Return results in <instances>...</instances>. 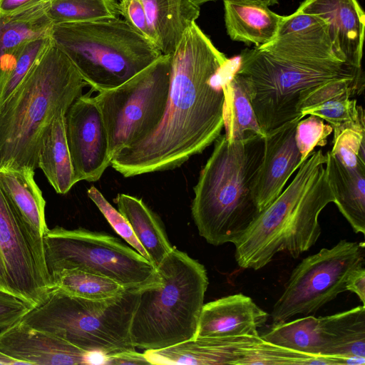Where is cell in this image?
<instances>
[{"mask_svg":"<svg viewBox=\"0 0 365 365\" xmlns=\"http://www.w3.org/2000/svg\"><path fill=\"white\" fill-rule=\"evenodd\" d=\"M51 1H45L9 15H0V70L10 63L26 42L50 36L53 24L46 11Z\"/></svg>","mask_w":365,"mask_h":365,"instance_id":"d4e9b609","label":"cell"},{"mask_svg":"<svg viewBox=\"0 0 365 365\" xmlns=\"http://www.w3.org/2000/svg\"><path fill=\"white\" fill-rule=\"evenodd\" d=\"M50 36L92 91L123 84L162 55L119 17L53 24Z\"/></svg>","mask_w":365,"mask_h":365,"instance_id":"52a82bcc","label":"cell"},{"mask_svg":"<svg viewBox=\"0 0 365 365\" xmlns=\"http://www.w3.org/2000/svg\"><path fill=\"white\" fill-rule=\"evenodd\" d=\"M156 269L160 282L140 290L130 329L133 344L144 351L197 336L209 284L204 265L175 247Z\"/></svg>","mask_w":365,"mask_h":365,"instance_id":"8992f818","label":"cell"},{"mask_svg":"<svg viewBox=\"0 0 365 365\" xmlns=\"http://www.w3.org/2000/svg\"><path fill=\"white\" fill-rule=\"evenodd\" d=\"M331 152L349 168L365 165V127L346 128L332 141Z\"/></svg>","mask_w":365,"mask_h":365,"instance_id":"836d02e7","label":"cell"},{"mask_svg":"<svg viewBox=\"0 0 365 365\" xmlns=\"http://www.w3.org/2000/svg\"><path fill=\"white\" fill-rule=\"evenodd\" d=\"M0 252L12 294L34 307L54 289L43 237L21 217L0 189Z\"/></svg>","mask_w":365,"mask_h":365,"instance_id":"4fadbf2b","label":"cell"},{"mask_svg":"<svg viewBox=\"0 0 365 365\" xmlns=\"http://www.w3.org/2000/svg\"><path fill=\"white\" fill-rule=\"evenodd\" d=\"M43 242L51 278L63 269H78L108 277L131 290L160 282L150 262L108 233L56 226L47 230Z\"/></svg>","mask_w":365,"mask_h":365,"instance_id":"9c48e42d","label":"cell"},{"mask_svg":"<svg viewBox=\"0 0 365 365\" xmlns=\"http://www.w3.org/2000/svg\"><path fill=\"white\" fill-rule=\"evenodd\" d=\"M51 280L54 288L89 299L109 298L125 289L108 277L78 269H63L51 275Z\"/></svg>","mask_w":365,"mask_h":365,"instance_id":"4dcf8cb0","label":"cell"},{"mask_svg":"<svg viewBox=\"0 0 365 365\" xmlns=\"http://www.w3.org/2000/svg\"><path fill=\"white\" fill-rule=\"evenodd\" d=\"M38 168L58 194H66L78 182L67 143L65 115L54 119L43 133L38 153Z\"/></svg>","mask_w":365,"mask_h":365,"instance_id":"4316f807","label":"cell"},{"mask_svg":"<svg viewBox=\"0 0 365 365\" xmlns=\"http://www.w3.org/2000/svg\"><path fill=\"white\" fill-rule=\"evenodd\" d=\"M46 14L59 24L119 17L120 12L115 0H51Z\"/></svg>","mask_w":365,"mask_h":365,"instance_id":"1f68e13d","label":"cell"},{"mask_svg":"<svg viewBox=\"0 0 365 365\" xmlns=\"http://www.w3.org/2000/svg\"><path fill=\"white\" fill-rule=\"evenodd\" d=\"M31 168H0V189L21 217L43 237L47 231L46 200Z\"/></svg>","mask_w":365,"mask_h":365,"instance_id":"484cf974","label":"cell"},{"mask_svg":"<svg viewBox=\"0 0 365 365\" xmlns=\"http://www.w3.org/2000/svg\"><path fill=\"white\" fill-rule=\"evenodd\" d=\"M118 7L120 15L123 16V19L133 29L156 47L154 38L149 29L146 14L141 1L120 0Z\"/></svg>","mask_w":365,"mask_h":365,"instance_id":"8d00e7d4","label":"cell"},{"mask_svg":"<svg viewBox=\"0 0 365 365\" xmlns=\"http://www.w3.org/2000/svg\"><path fill=\"white\" fill-rule=\"evenodd\" d=\"M298 9L324 19L336 54L361 68L365 16L356 0H304Z\"/></svg>","mask_w":365,"mask_h":365,"instance_id":"ac0fdd59","label":"cell"},{"mask_svg":"<svg viewBox=\"0 0 365 365\" xmlns=\"http://www.w3.org/2000/svg\"><path fill=\"white\" fill-rule=\"evenodd\" d=\"M229 60L192 24L171 54L166 106L156 128L119 151L113 168L125 178L175 169L202 153L221 135Z\"/></svg>","mask_w":365,"mask_h":365,"instance_id":"6da1fadb","label":"cell"},{"mask_svg":"<svg viewBox=\"0 0 365 365\" xmlns=\"http://www.w3.org/2000/svg\"><path fill=\"white\" fill-rule=\"evenodd\" d=\"M235 73L246 86L257 120L265 135L294 119L317 88L333 81L364 83L361 68L331 60L275 56L255 47L244 50Z\"/></svg>","mask_w":365,"mask_h":365,"instance_id":"5b68a950","label":"cell"},{"mask_svg":"<svg viewBox=\"0 0 365 365\" xmlns=\"http://www.w3.org/2000/svg\"><path fill=\"white\" fill-rule=\"evenodd\" d=\"M364 242L341 240L331 248H322L303 259L292 271L284 292L273 306V322L316 313L346 291L349 276L364 266Z\"/></svg>","mask_w":365,"mask_h":365,"instance_id":"8fae6325","label":"cell"},{"mask_svg":"<svg viewBox=\"0 0 365 365\" xmlns=\"http://www.w3.org/2000/svg\"><path fill=\"white\" fill-rule=\"evenodd\" d=\"M51 41L50 36L28 41L13 60L0 70V107L20 84L37 56Z\"/></svg>","mask_w":365,"mask_h":365,"instance_id":"d6a6232c","label":"cell"},{"mask_svg":"<svg viewBox=\"0 0 365 365\" xmlns=\"http://www.w3.org/2000/svg\"><path fill=\"white\" fill-rule=\"evenodd\" d=\"M223 110L225 135L230 142L252 136L264 137L252 109L242 78L235 73L225 80Z\"/></svg>","mask_w":365,"mask_h":365,"instance_id":"f1b7e54d","label":"cell"},{"mask_svg":"<svg viewBox=\"0 0 365 365\" xmlns=\"http://www.w3.org/2000/svg\"><path fill=\"white\" fill-rule=\"evenodd\" d=\"M257 48L282 57L346 63L334 49L327 22L298 9L292 14L283 16L274 40Z\"/></svg>","mask_w":365,"mask_h":365,"instance_id":"e0dca14e","label":"cell"},{"mask_svg":"<svg viewBox=\"0 0 365 365\" xmlns=\"http://www.w3.org/2000/svg\"><path fill=\"white\" fill-rule=\"evenodd\" d=\"M259 336L238 337L195 336L171 346L145 350L150 364L237 365L239 350L255 344Z\"/></svg>","mask_w":365,"mask_h":365,"instance_id":"44dd1931","label":"cell"},{"mask_svg":"<svg viewBox=\"0 0 365 365\" xmlns=\"http://www.w3.org/2000/svg\"><path fill=\"white\" fill-rule=\"evenodd\" d=\"M364 83L356 81H338L328 83L314 90L302 103L299 112L303 118L307 115L317 116L332 128L334 138L346 128L365 127L364 112L356 101Z\"/></svg>","mask_w":365,"mask_h":365,"instance_id":"ffe728a7","label":"cell"},{"mask_svg":"<svg viewBox=\"0 0 365 365\" xmlns=\"http://www.w3.org/2000/svg\"><path fill=\"white\" fill-rule=\"evenodd\" d=\"M268 314L242 293L204 304L196 336L238 337L259 336L258 329Z\"/></svg>","mask_w":365,"mask_h":365,"instance_id":"d6986e66","label":"cell"},{"mask_svg":"<svg viewBox=\"0 0 365 365\" xmlns=\"http://www.w3.org/2000/svg\"><path fill=\"white\" fill-rule=\"evenodd\" d=\"M87 195L116 233L143 257L151 262L148 254L135 235L129 222L118 210L111 205L99 190L94 186H91L88 189Z\"/></svg>","mask_w":365,"mask_h":365,"instance_id":"e575fe53","label":"cell"},{"mask_svg":"<svg viewBox=\"0 0 365 365\" xmlns=\"http://www.w3.org/2000/svg\"><path fill=\"white\" fill-rule=\"evenodd\" d=\"M223 3L226 30L232 40L259 47L276 38L283 16L267 5L250 0Z\"/></svg>","mask_w":365,"mask_h":365,"instance_id":"7402d4cb","label":"cell"},{"mask_svg":"<svg viewBox=\"0 0 365 365\" xmlns=\"http://www.w3.org/2000/svg\"><path fill=\"white\" fill-rule=\"evenodd\" d=\"M346 291L355 293L359 298L362 304H365V268L364 266L355 269L349 276L346 284Z\"/></svg>","mask_w":365,"mask_h":365,"instance_id":"ab89813d","label":"cell"},{"mask_svg":"<svg viewBox=\"0 0 365 365\" xmlns=\"http://www.w3.org/2000/svg\"><path fill=\"white\" fill-rule=\"evenodd\" d=\"M333 131L329 124L314 115L301 119L297 125L295 140L301 154L300 164L314 150L317 146L323 147L327 143V137Z\"/></svg>","mask_w":365,"mask_h":365,"instance_id":"d590c367","label":"cell"},{"mask_svg":"<svg viewBox=\"0 0 365 365\" xmlns=\"http://www.w3.org/2000/svg\"><path fill=\"white\" fill-rule=\"evenodd\" d=\"M237 365H361L360 357H327L307 354L261 339L239 350Z\"/></svg>","mask_w":365,"mask_h":365,"instance_id":"f546056e","label":"cell"},{"mask_svg":"<svg viewBox=\"0 0 365 365\" xmlns=\"http://www.w3.org/2000/svg\"><path fill=\"white\" fill-rule=\"evenodd\" d=\"M260 337L314 356L365 358V306L327 317L274 323Z\"/></svg>","mask_w":365,"mask_h":365,"instance_id":"7c38bea8","label":"cell"},{"mask_svg":"<svg viewBox=\"0 0 365 365\" xmlns=\"http://www.w3.org/2000/svg\"><path fill=\"white\" fill-rule=\"evenodd\" d=\"M0 364L1 365H13V364H24L22 361L15 359L0 351Z\"/></svg>","mask_w":365,"mask_h":365,"instance_id":"7bdbcfd3","label":"cell"},{"mask_svg":"<svg viewBox=\"0 0 365 365\" xmlns=\"http://www.w3.org/2000/svg\"><path fill=\"white\" fill-rule=\"evenodd\" d=\"M300 119H294L270 130L264 137V152L253 195L259 212L282 192L293 173L300 166L301 154L295 140Z\"/></svg>","mask_w":365,"mask_h":365,"instance_id":"2e32d148","label":"cell"},{"mask_svg":"<svg viewBox=\"0 0 365 365\" xmlns=\"http://www.w3.org/2000/svg\"><path fill=\"white\" fill-rule=\"evenodd\" d=\"M139 292L125 289L109 298L89 299L54 288L21 321L88 353L106 356L135 350L130 329Z\"/></svg>","mask_w":365,"mask_h":365,"instance_id":"ba28073f","label":"cell"},{"mask_svg":"<svg viewBox=\"0 0 365 365\" xmlns=\"http://www.w3.org/2000/svg\"><path fill=\"white\" fill-rule=\"evenodd\" d=\"M0 351L24 364L74 365L94 364L88 353L49 332L21 320L0 331Z\"/></svg>","mask_w":365,"mask_h":365,"instance_id":"9a60e30c","label":"cell"},{"mask_svg":"<svg viewBox=\"0 0 365 365\" xmlns=\"http://www.w3.org/2000/svg\"><path fill=\"white\" fill-rule=\"evenodd\" d=\"M91 92L79 96L65 115L67 143L78 182L98 181L111 163L107 131Z\"/></svg>","mask_w":365,"mask_h":365,"instance_id":"5bb4252c","label":"cell"},{"mask_svg":"<svg viewBox=\"0 0 365 365\" xmlns=\"http://www.w3.org/2000/svg\"><path fill=\"white\" fill-rule=\"evenodd\" d=\"M219 1V0H192V1L194 4H195L198 6H200L204 3L208 2V1ZM222 1H225V0H222ZM250 1H258V2H260L262 4L267 5V6H272V5H274L278 3V0H250Z\"/></svg>","mask_w":365,"mask_h":365,"instance_id":"ee69618b","label":"cell"},{"mask_svg":"<svg viewBox=\"0 0 365 365\" xmlns=\"http://www.w3.org/2000/svg\"><path fill=\"white\" fill-rule=\"evenodd\" d=\"M170 73L171 55H161L123 84L93 97L107 131L111 160L156 128L166 106Z\"/></svg>","mask_w":365,"mask_h":365,"instance_id":"30bf717a","label":"cell"},{"mask_svg":"<svg viewBox=\"0 0 365 365\" xmlns=\"http://www.w3.org/2000/svg\"><path fill=\"white\" fill-rule=\"evenodd\" d=\"M103 364L140 365L150 364V363L144 353H139L135 349L103 356Z\"/></svg>","mask_w":365,"mask_h":365,"instance_id":"f35d334b","label":"cell"},{"mask_svg":"<svg viewBox=\"0 0 365 365\" xmlns=\"http://www.w3.org/2000/svg\"><path fill=\"white\" fill-rule=\"evenodd\" d=\"M86 86L51 39L0 107V168L36 170L43 133L54 119L66 115Z\"/></svg>","mask_w":365,"mask_h":365,"instance_id":"7a4b0ae2","label":"cell"},{"mask_svg":"<svg viewBox=\"0 0 365 365\" xmlns=\"http://www.w3.org/2000/svg\"><path fill=\"white\" fill-rule=\"evenodd\" d=\"M114 202L148 254L152 264L157 267L174 247L169 241L161 220L142 199L119 193Z\"/></svg>","mask_w":365,"mask_h":365,"instance_id":"83f0119b","label":"cell"},{"mask_svg":"<svg viewBox=\"0 0 365 365\" xmlns=\"http://www.w3.org/2000/svg\"><path fill=\"white\" fill-rule=\"evenodd\" d=\"M34 308L15 295L0 290V329L21 320Z\"/></svg>","mask_w":365,"mask_h":365,"instance_id":"74e56055","label":"cell"},{"mask_svg":"<svg viewBox=\"0 0 365 365\" xmlns=\"http://www.w3.org/2000/svg\"><path fill=\"white\" fill-rule=\"evenodd\" d=\"M45 1L48 0H0V15H9Z\"/></svg>","mask_w":365,"mask_h":365,"instance_id":"60d3db41","label":"cell"},{"mask_svg":"<svg viewBox=\"0 0 365 365\" xmlns=\"http://www.w3.org/2000/svg\"><path fill=\"white\" fill-rule=\"evenodd\" d=\"M327 178L334 204L356 233L365 234V165L344 166L331 152L327 153Z\"/></svg>","mask_w":365,"mask_h":365,"instance_id":"cb8c5ba5","label":"cell"},{"mask_svg":"<svg viewBox=\"0 0 365 365\" xmlns=\"http://www.w3.org/2000/svg\"><path fill=\"white\" fill-rule=\"evenodd\" d=\"M0 290L11 293L7 279V274L2 256L0 252Z\"/></svg>","mask_w":365,"mask_h":365,"instance_id":"b9f144b4","label":"cell"},{"mask_svg":"<svg viewBox=\"0 0 365 365\" xmlns=\"http://www.w3.org/2000/svg\"><path fill=\"white\" fill-rule=\"evenodd\" d=\"M263 152L259 135L230 142L224 134L214 142L191 205L199 235L209 244H235L259 215L253 185Z\"/></svg>","mask_w":365,"mask_h":365,"instance_id":"277c9868","label":"cell"},{"mask_svg":"<svg viewBox=\"0 0 365 365\" xmlns=\"http://www.w3.org/2000/svg\"><path fill=\"white\" fill-rule=\"evenodd\" d=\"M155 46L162 55H171L187 29L200 16L192 0H140Z\"/></svg>","mask_w":365,"mask_h":365,"instance_id":"603a6c76","label":"cell"},{"mask_svg":"<svg viewBox=\"0 0 365 365\" xmlns=\"http://www.w3.org/2000/svg\"><path fill=\"white\" fill-rule=\"evenodd\" d=\"M327 160L322 150H313L285 190L234 244L241 268L260 269L282 252L296 259L315 245L321 235L319 214L334 202L324 167Z\"/></svg>","mask_w":365,"mask_h":365,"instance_id":"3957f363","label":"cell"}]
</instances>
